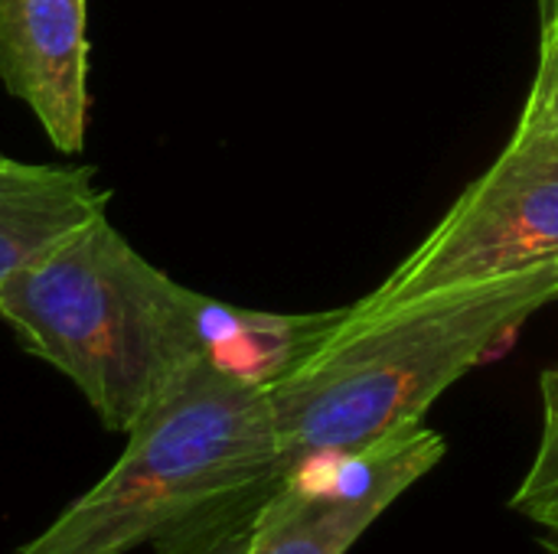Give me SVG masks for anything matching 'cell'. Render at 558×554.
Segmentation results:
<instances>
[{
    "mask_svg": "<svg viewBox=\"0 0 558 554\" xmlns=\"http://www.w3.org/2000/svg\"><path fill=\"white\" fill-rule=\"evenodd\" d=\"M556 300L553 261L379 313L340 310L333 330L268 385L284 470L422 424L454 382Z\"/></svg>",
    "mask_w": 558,
    "mask_h": 554,
    "instance_id": "6da1fadb",
    "label": "cell"
},
{
    "mask_svg": "<svg viewBox=\"0 0 558 554\" xmlns=\"http://www.w3.org/2000/svg\"><path fill=\"white\" fill-rule=\"evenodd\" d=\"M114 467L13 554H128L245 503L284 477L268 389L193 359L124 434Z\"/></svg>",
    "mask_w": 558,
    "mask_h": 554,
    "instance_id": "7a4b0ae2",
    "label": "cell"
},
{
    "mask_svg": "<svg viewBox=\"0 0 558 554\" xmlns=\"http://www.w3.org/2000/svg\"><path fill=\"white\" fill-rule=\"evenodd\" d=\"M199 297L98 216L0 287V320L82 392L108 431L128 434L203 356Z\"/></svg>",
    "mask_w": 558,
    "mask_h": 554,
    "instance_id": "3957f363",
    "label": "cell"
},
{
    "mask_svg": "<svg viewBox=\"0 0 558 554\" xmlns=\"http://www.w3.org/2000/svg\"><path fill=\"white\" fill-rule=\"evenodd\" d=\"M553 261H558V127L520 118L494 167L350 313H379Z\"/></svg>",
    "mask_w": 558,
    "mask_h": 554,
    "instance_id": "277c9868",
    "label": "cell"
},
{
    "mask_svg": "<svg viewBox=\"0 0 558 554\" xmlns=\"http://www.w3.org/2000/svg\"><path fill=\"white\" fill-rule=\"evenodd\" d=\"M88 0H0V82L59 153H82L88 118Z\"/></svg>",
    "mask_w": 558,
    "mask_h": 554,
    "instance_id": "5b68a950",
    "label": "cell"
},
{
    "mask_svg": "<svg viewBox=\"0 0 558 554\" xmlns=\"http://www.w3.org/2000/svg\"><path fill=\"white\" fill-rule=\"evenodd\" d=\"M111 193L95 167L0 163V287L62 238L105 216Z\"/></svg>",
    "mask_w": 558,
    "mask_h": 554,
    "instance_id": "8992f818",
    "label": "cell"
},
{
    "mask_svg": "<svg viewBox=\"0 0 558 554\" xmlns=\"http://www.w3.org/2000/svg\"><path fill=\"white\" fill-rule=\"evenodd\" d=\"M340 320L333 313H258L219 304L213 297H199V343L203 356L216 366L258 382L271 385L284 376L301 356H307Z\"/></svg>",
    "mask_w": 558,
    "mask_h": 554,
    "instance_id": "52a82bcc",
    "label": "cell"
},
{
    "mask_svg": "<svg viewBox=\"0 0 558 554\" xmlns=\"http://www.w3.org/2000/svg\"><path fill=\"white\" fill-rule=\"evenodd\" d=\"M396 500L317 493L281 480L255 513L245 554H347Z\"/></svg>",
    "mask_w": 558,
    "mask_h": 554,
    "instance_id": "ba28073f",
    "label": "cell"
},
{
    "mask_svg": "<svg viewBox=\"0 0 558 554\" xmlns=\"http://www.w3.org/2000/svg\"><path fill=\"white\" fill-rule=\"evenodd\" d=\"M539 395H543V434L539 447L530 460L526 477L520 480L510 509L513 513H530L543 500L558 493V366L546 369L539 379Z\"/></svg>",
    "mask_w": 558,
    "mask_h": 554,
    "instance_id": "9c48e42d",
    "label": "cell"
},
{
    "mask_svg": "<svg viewBox=\"0 0 558 554\" xmlns=\"http://www.w3.org/2000/svg\"><path fill=\"white\" fill-rule=\"evenodd\" d=\"M262 503H245V506L216 513V516L163 539L160 545H154V554H245L252 522H255V513L262 509Z\"/></svg>",
    "mask_w": 558,
    "mask_h": 554,
    "instance_id": "30bf717a",
    "label": "cell"
},
{
    "mask_svg": "<svg viewBox=\"0 0 558 554\" xmlns=\"http://www.w3.org/2000/svg\"><path fill=\"white\" fill-rule=\"evenodd\" d=\"M520 118L558 127V23L543 29L539 69H536V78H533V88H530V98H526V108Z\"/></svg>",
    "mask_w": 558,
    "mask_h": 554,
    "instance_id": "8fae6325",
    "label": "cell"
},
{
    "mask_svg": "<svg viewBox=\"0 0 558 554\" xmlns=\"http://www.w3.org/2000/svg\"><path fill=\"white\" fill-rule=\"evenodd\" d=\"M530 522H536L539 529H543V549L549 554H558V493L556 496H549V500H543L539 506H533L530 513H523Z\"/></svg>",
    "mask_w": 558,
    "mask_h": 554,
    "instance_id": "7c38bea8",
    "label": "cell"
},
{
    "mask_svg": "<svg viewBox=\"0 0 558 554\" xmlns=\"http://www.w3.org/2000/svg\"><path fill=\"white\" fill-rule=\"evenodd\" d=\"M539 3V26L549 29L558 20V0H536Z\"/></svg>",
    "mask_w": 558,
    "mask_h": 554,
    "instance_id": "4fadbf2b",
    "label": "cell"
},
{
    "mask_svg": "<svg viewBox=\"0 0 558 554\" xmlns=\"http://www.w3.org/2000/svg\"><path fill=\"white\" fill-rule=\"evenodd\" d=\"M7 160H10V157H7V153H0V163H7Z\"/></svg>",
    "mask_w": 558,
    "mask_h": 554,
    "instance_id": "5bb4252c",
    "label": "cell"
},
{
    "mask_svg": "<svg viewBox=\"0 0 558 554\" xmlns=\"http://www.w3.org/2000/svg\"><path fill=\"white\" fill-rule=\"evenodd\" d=\"M556 23H558V20H556Z\"/></svg>",
    "mask_w": 558,
    "mask_h": 554,
    "instance_id": "9a60e30c",
    "label": "cell"
}]
</instances>
